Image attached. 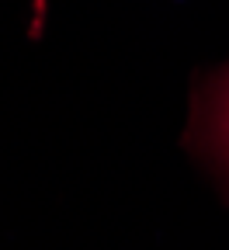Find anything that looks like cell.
Segmentation results:
<instances>
[{
  "label": "cell",
  "mask_w": 229,
  "mask_h": 250,
  "mask_svg": "<svg viewBox=\"0 0 229 250\" xmlns=\"http://www.w3.org/2000/svg\"><path fill=\"white\" fill-rule=\"evenodd\" d=\"M212 136H215L219 153L229 160V80L222 83L219 98H215V108H212Z\"/></svg>",
  "instance_id": "6da1fadb"
}]
</instances>
